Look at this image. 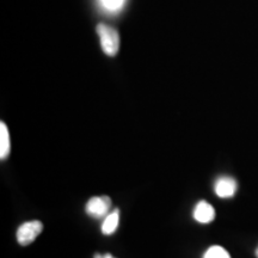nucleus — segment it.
<instances>
[{
  "mask_svg": "<svg viewBox=\"0 0 258 258\" xmlns=\"http://www.w3.org/2000/svg\"><path fill=\"white\" fill-rule=\"evenodd\" d=\"M111 199L109 196H93L88 201L85 206V211L89 217L93 219H104L110 213Z\"/></svg>",
  "mask_w": 258,
  "mask_h": 258,
  "instance_id": "f03ea898",
  "label": "nucleus"
},
{
  "mask_svg": "<svg viewBox=\"0 0 258 258\" xmlns=\"http://www.w3.org/2000/svg\"><path fill=\"white\" fill-rule=\"evenodd\" d=\"M93 258H115V257L112 256L111 253H104V254H102V253H96L95 256H93Z\"/></svg>",
  "mask_w": 258,
  "mask_h": 258,
  "instance_id": "9d476101",
  "label": "nucleus"
},
{
  "mask_svg": "<svg viewBox=\"0 0 258 258\" xmlns=\"http://www.w3.org/2000/svg\"><path fill=\"white\" fill-rule=\"evenodd\" d=\"M203 258H231V256L224 247L214 245V246H211L206 251Z\"/></svg>",
  "mask_w": 258,
  "mask_h": 258,
  "instance_id": "6e6552de",
  "label": "nucleus"
},
{
  "mask_svg": "<svg viewBox=\"0 0 258 258\" xmlns=\"http://www.w3.org/2000/svg\"><path fill=\"white\" fill-rule=\"evenodd\" d=\"M192 217L200 224H209L215 219V209L207 201H200L194 208Z\"/></svg>",
  "mask_w": 258,
  "mask_h": 258,
  "instance_id": "39448f33",
  "label": "nucleus"
},
{
  "mask_svg": "<svg viewBox=\"0 0 258 258\" xmlns=\"http://www.w3.org/2000/svg\"><path fill=\"white\" fill-rule=\"evenodd\" d=\"M101 3L103 8L109 10V11H116V10L121 9L124 0H101Z\"/></svg>",
  "mask_w": 258,
  "mask_h": 258,
  "instance_id": "1a4fd4ad",
  "label": "nucleus"
},
{
  "mask_svg": "<svg viewBox=\"0 0 258 258\" xmlns=\"http://www.w3.org/2000/svg\"><path fill=\"white\" fill-rule=\"evenodd\" d=\"M237 186V180L233 177L221 176L215 180L214 191L220 199H230L235 195Z\"/></svg>",
  "mask_w": 258,
  "mask_h": 258,
  "instance_id": "20e7f679",
  "label": "nucleus"
},
{
  "mask_svg": "<svg viewBox=\"0 0 258 258\" xmlns=\"http://www.w3.org/2000/svg\"><path fill=\"white\" fill-rule=\"evenodd\" d=\"M10 151H11V141L8 125L4 122H0V159H8Z\"/></svg>",
  "mask_w": 258,
  "mask_h": 258,
  "instance_id": "0eeeda50",
  "label": "nucleus"
},
{
  "mask_svg": "<svg viewBox=\"0 0 258 258\" xmlns=\"http://www.w3.org/2000/svg\"><path fill=\"white\" fill-rule=\"evenodd\" d=\"M42 231H43V225H42L41 221H27L19 226L16 237H17V241L19 245L27 246V245L34 243V240L41 234Z\"/></svg>",
  "mask_w": 258,
  "mask_h": 258,
  "instance_id": "7ed1b4c3",
  "label": "nucleus"
},
{
  "mask_svg": "<svg viewBox=\"0 0 258 258\" xmlns=\"http://www.w3.org/2000/svg\"><path fill=\"white\" fill-rule=\"evenodd\" d=\"M118 224H120V211L118 209H114V211H111L103 219L101 227L102 233L105 235L114 234L115 231L117 230Z\"/></svg>",
  "mask_w": 258,
  "mask_h": 258,
  "instance_id": "423d86ee",
  "label": "nucleus"
},
{
  "mask_svg": "<svg viewBox=\"0 0 258 258\" xmlns=\"http://www.w3.org/2000/svg\"><path fill=\"white\" fill-rule=\"evenodd\" d=\"M97 34L102 49L108 56H115L120 49V36L114 28L105 24L97 25Z\"/></svg>",
  "mask_w": 258,
  "mask_h": 258,
  "instance_id": "f257e3e1",
  "label": "nucleus"
},
{
  "mask_svg": "<svg viewBox=\"0 0 258 258\" xmlns=\"http://www.w3.org/2000/svg\"><path fill=\"white\" fill-rule=\"evenodd\" d=\"M256 257L258 258V247H257V250H256Z\"/></svg>",
  "mask_w": 258,
  "mask_h": 258,
  "instance_id": "9b49d317",
  "label": "nucleus"
}]
</instances>
